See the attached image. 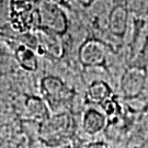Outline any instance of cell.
<instances>
[{"instance_id":"obj_3","label":"cell","mask_w":148,"mask_h":148,"mask_svg":"<svg viewBox=\"0 0 148 148\" xmlns=\"http://www.w3.org/2000/svg\"><path fill=\"white\" fill-rule=\"evenodd\" d=\"M16 58L20 66L25 70H36L37 62L34 53L30 48L25 46H20L16 51Z\"/></svg>"},{"instance_id":"obj_1","label":"cell","mask_w":148,"mask_h":148,"mask_svg":"<svg viewBox=\"0 0 148 148\" xmlns=\"http://www.w3.org/2000/svg\"><path fill=\"white\" fill-rule=\"evenodd\" d=\"M104 47L99 42H88L81 49V60L86 65H103L104 63Z\"/></svg>"},{"instance_id":"obj_5","label":"cell","mask_w":148,"mask_h":148,"mask_svg":"<svg viewBox=\"0 0 148 148\" xmlns=\"http://www.w3.org/2000/svg\"><path fill=\"white\" fill-rule=\"evenodd\" d=\"M79 1L82 3V5H90V2H91V0H79Z\"/></svg>"},{"instance_id":"obj_2","label":"cell","mask_w":148,"mask_h":148,"mask_svg":"<svg viewBox=\"0 0 148 148\" xmlns=\"http://www.w3.org/2000/svg\"><path fill=\"white\" fill-rule=\"evenodd\" d=\"M111 31L116 35L123 36L126 31L127 11L123 7H116L111 13Z\"/></svg>"},{"instance_id":"obj_4","label":"cell","mask_w":148,"mask_h":148,"mask_svg":"<svg viewBox=\"0 0 148 148\" xmlns=\"http://www.w3.org/2000/svg\"><path fill=\"white\" fill-rule=\"evenodd\" d=\"M8 11H9V8L7 5V1L0 0V23H5L7 19L9 18Z\"/></svg>"}]
</instances>
